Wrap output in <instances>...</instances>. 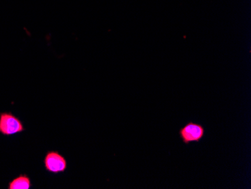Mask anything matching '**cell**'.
<instances>
[{
	"mask_svg": "<svg viewBox=\"0 0 251 189\" xmlns=\"http://www.w3.org/2000/svg\"><path fill=\"white\" fill-rule=\"evenodd\" d=\"M25 131L19 118L10 112H0V134L5 136L18 135Z\"/></svg>",
	"mask_w": 251,
	"mask_h": 189,
	"instance_id": "cell-1",
	"label": "cell"
},
{
	"mask_svg": "<svg viewBox=\"0 0 251 189\" xmlns=\"http://www.w3.org/2000/svg\"><path fill=\"white\" fill-rule=\"evenodd\" d=\"M178 135L182 142L185 145H189L193 142L199 143L204 137L205 129L201 124L190 121L180 128Z\"/></svg>",
	"mask_w": 251,
	"mask_h": 189,
	"instance_id": "cell-2",
	"label": "cell"
},
{
	"mask_svg": "<svg viewBox=\"0 0 251 189\" xmlns=\"http://www.w3.org/2000/svg\"><path fill=\"white\" fill-rule=\"evenodd\" d=\"M44 166L46 171L52 174L63 173L67 169V161L57 151H49L44 158Z\"/></svg>",
	"mask_w": 251,
	"mask_h": 189,
	"instance_id": "cell-3",
	"label": "cell"
},
{
	"mask_svg": "<svg viewBox=\"0 0 251 189\" xmlns=\"http://www.w3.org/2000/svg\"><path fill=\"white\" fill-rule=\"evenodd\" d=\"M32 186L30 177L26 174H21L8 183V189H30Z\"/></svg>",
	"mask_w": 251,
	"mask_h": 189,
	"instance_id": "cell-4",
	"label": "cell"
}]
</instances>
